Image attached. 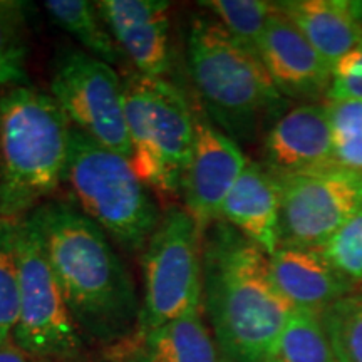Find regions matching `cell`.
<instances>
[{
  "instance_id": "obj_9",
  "label": "cell",
  "mask_w": 362,
  "mask_h": 362,
  "mask_svg": "<svg viewBox=\"0 0 362 362\" xmlns=\"http://www.w3.org/2000/svg\"><path fill=\"white\" fill-rule=\"evenodd\" d=\"M51 96L72 128L131 161L124 79L115 67L81 49H67L54 62Z\"/></svg>"
},
{
  "instance_id": "obj_14",
  "label": "cell",
  "mask_w": 362,
  "mask_h": 362,
  "mask_svg": "<svg viewBox=\"0 0 362 362\" xmlns=\"http://www.w3.org/2000/svg\"><path fill=\"white\" fill-rule=\"evenodd\" d=\"M259 56L285 99L304 104L325 101L332 67L277 6L262 37Z\"/></svg>"
},
{
  "instance_id": "obj_20",
  "label": "cell",
  "mask_w": 362,
  "mask_h": 362,
  "mask_svg": "<svg viewBox=\"0 0 362 362\" xmlns=\"http://www.w3.org/2000/svg\"><path fill=\"white\" fill-rule=\"evenodd\" d=\"M264 362H337L319 314L296 309Z\"/></svg>"
},
{
  "instance_id": "obj_22",
  "label": "cell",
  "mask_w": 362,
  "mask_h": 362,
  "mask_svg": "<svg viewBox=\"0 0 362 362\" xmlns=\"http://www.w3.org/2000/svg\"><path fill=\"white\" fill-rule=\"evenodd\" d=\"M319 319L337 362H362V291L332 302Z\"/></svg>"
},
{
  "instance_id": "obj_23",
  "label": "cell",
  "mask_w": 362,
  "mask_h": 362,
  "mask_svg": "<svg viewBox=\"0 0 362 362\" xmlns=\"http://www.w3.org/2000/svg\"><path fill=\"white\" fill-rule=\"evenodd\" d=\"M240 44L259 54L262 37L275 13V2L265 0H208L200 2Z\"/></svg>"
},
{
  "instance_id": "obj_13",
  "label": "cell",
  "mask_w": 362,
  "mask_h": 362,
  "mask_svg": "<svg viewBox=\"0 0 362 362\" xmlns=\"http://www.w3.org/2000/svg\"><path fill=\"white\" fill-rule=\"evenodd\" d=\"M96 7L136 72L153 79H168L173 69L171 4L166 0H99Z\"/></svg>"
},
{
  "instance_id": "obj_2",
  "label": "cell",
  "mask_w": 362,
  "mask_h": 362,
  "mask_svg": "<svg viewBox=\"0 0 362 362\" xmlns=\"http://www.w3.org/2000/svg\"><path fill=\"white\" fill-rule=\"evenodd\" d=\"M203 310L228 362H264L296 310L275 287L270 257L223 220L202 235Z\"/></svg>"
},
{
  "instance_id": "obj_29",
  "label": "cell",
  "mask_w": 362,
  "mask_h": 362,
  "mask_svg": "<svg viewBox=\"0 0 362 362\" xmlns=\"http://www.w3.org/2000/svg\"><path fill=\"white\" fill-rule=\"evenodd\" d=\"M0 362H30V359L11 341L0 346Z\"/></svg>"
},
{
  "instance_id": "obj_11",
  "label": "cell",
  "mask_w": 362,
  "mask_h": 362,
  "mask_svg": "<svg viewBox=\"0 0 362 362\" xmlns=\"http://www.w3.org/2000/svg\"><path fill=\"white\" fill-rule=\"evenodd\" d=\"M247 163L235 139L206 116L197 115L193 151L180 193L183 194V208L197 221L202 233L221 218L226 197L247 168Z\"/></svg>"
},
{
  "instance_id": "obj_16",
  "label": "cell",
  "mask_w": 362,
  "mask_h": 362,
  "mask_svg": "<svg viewBox=\"0 0 362 362\" xmlns=\"http://www.w3.org/2000/svg\"><path fill=\"white\" fill-rule=\"evenodd\" d=\"M111 362H228L203 319V310L149 330H134L107 347Z\"/></svg>"
},
{
  "instance_id": "obj_3",
  "label": "cell",
  "mask_w": 362,
  "mask_h": 362,
  "mask_svg": "<svg viewBox=\"0 0 362 362\" xmlns=\"http://www.w3.org/2000/svg\"><path fill=\"white\" fill-rule=\"evenodd\" d=\"M187 64L206 117L237 143L255 139L288 111L259 54L215 17L198 16L189 24Z\"/></svg>"
},
{
  "instance_id": "obj_12",
  "label": "cell",
  "mask_w": 362,
  "mask_h": 362,
  "mask_svg": "<svg viewBox=\"0 0 362 362\" xmlns=\"http://www.w3.org/2000/svg\"><path fill=\"white\" fill-rule=\"evenodd\" d=\"M260 163L279 180L336 166L325 103H302L285 111L264 136Z\"/></svg>"
},
{
  "instance_id": "obj_5",
  "label": "cell",
  "mask_w": 362,
  "mask_h": 362,
  "mask_svg": "<svg viewBox=\"0 0 362 362\" xmlns=\"http://www.w3.org/2000/svg\"><path fill=\"white\" fill-rule=\"evenodd\" d=\"M64 183L81 214L117 245L144 250L161 214L128 158L72 128Z\"/></svg>"
},
{
  "instance_id": "obj_27",
  "label": "cell",
  "mask_w": 362,
  "mask_h": 362,
  "mask_svg": "<svg viewBox=\"0 0 362 362\" xmlns=\"http://www.w3.org/2000/svg\"><path fill=\"white\" fill-rule=\"evenodd\" d=\"M334 139L362 138V101L325 103Z\"/></svg>"
},
{
  "instance_id": "obj_6",
  "label": "cell",
  "mask_w": 362,
  "mask_h": 362,
  "mask_svg": "<svg viewBox=\"0 0 362 362\" xmlns=\"http://www.w3.org/2000/svg\"><path fill=\"white\" fill-rule=\"evenodd\" d=\"M131 165L148 187L176 194L194 143L197 112L183 90L168 79L124 78Z\"/></svg>"
},
{
  "instance_id": "obj_7",
  "label": "cell",
  "mask_w": 362,
  "mask_h": 362,
  "mask_svg": "<svg viewBox=\"0 0 362 362\" xmlns=\"http://www.w3.org/2000/svg\"><path fill=\"white\" fill-rule=\"evenodd\" d=\"M202 230L185 208L171 206L143 253L144 297L136 330H149L203 310Z\"/></svg>"
},
{
  "instance_id": "obj_1",
  "label": "cell",
  "mask_w": 362,
  "mask_h": 362,
  "mask_svg": "<svg viewBox=\"0 0 362 362\" xmlns=\"http://www.w3.org/2000/svg\"><path fill=\"white\" fill-rule=\"evenodd\" d=\"M29 215L84 341L107 349L134 334L141 304L111 238L69 203L45 202Z\"/></svg>"
},
{
  "instance_id": "obj_18",
  "label": "cell",
  "mask_w": 362,
  "mask_h": 362,
  "mask_svg": "<svg viewBox=\"0 0 362 362\" xmlns=\"http://www.w3.org/2000/svg\"><path fill=\"white\" fill-rule=\"evenodd\" d=\"M275 6L288 17L330 67L362 42V19L351 0H284Z\"/></svg>"
},
{
  "instance_id": "obj_26",
  "label": "cell",
  "mask_w": 362,
  "mask_h": 362,
  "mask_svg": "<svg viewBox=\"0 0 362 362\" xmlns=\"http://www.w3.org/2000/svg\"><path fill=\"white\" fill-rule=\"evenodd\" d=\"M362 101V42L332 66V83L324 103Z\"/></svg>"
},
{
  "instance_id": "obj_28",
  "label": "cell",
  "mask_w": 362,
  "mask_h": 362,
  "mask_svg": "<svg viewBox=\"0 0 362 362\" xmlns=\"http://www.w3.org/2000/svg\"><path fill=\"white\" fill-rule=\"evenodd\" d=\"M337 165L362 173V138L334 139Z\"/></svg>"
},
{
  "instance_id": "obj_25",
  "label": "cell",
  "mask_w": 362,
  "mask_h": 362,
  "mask_svg": "<svg viewBox=\"0 0 362 362\" xmlns=\"http://www.w3.org/2000/svg\"><path fill=\"white\" fill-rule=\"evenodd\" d=\"M325 257L356 287L362 284V206L324 245Z\"/></svg>"
},
{
  "instance_id": "obj_21",
  "label": "cell",
  "mask_w": 362,
  "mask_h": 362,
  "mask_svg": "<svg viewBox=\"0 0 362 362\" xmlns=\"http://www.w3.org/2000/svg\"><path fill=\"white\" fill-rule=\"evenodd\" d=\"M29 7L21 0H0V90L29 84Z\"/></svg>"
},
{
  "instance_id": "obj_8",
  "label": "cell",
  "mask_w": 362,
  "mask_h": 362,
  "mask_svg": "<svg viewBox=\"0 0 362 362\" xmlns=\"http://www.w3.org/2000/svg\"><path fill=\"white\" fill-rule=\"evenodd\" d=\"M21 309L12 342L29 357L71 361L81 354L84 337L72 319L45 255L33 216L17 220Z\"/></svg>"
},
{
  "instance_id": "obj_15",
  "label": "cell",
  "mask_w": 362,
  "mask_h": 362,
  "mask_svg": "<svg viewBox=\"0 0 362 362\" xmlns=\"http://www.w3.org/2000/svg\"><path fill=\"white\" fill-rule=\"evenodd\" d=\"M269 257L272 280L293 309L320 314L332 302L357 291L322 248L280 245Z\"/></svg>"
},
{
  "instance_id": "obj_24",
  "label": "cell",
  "mask_w": 362,
  "mask_h": 362,
  "mask_svg": "<svg viewBox=\"0 0 362 362\" xmlns=\"http://www.w3.org/2000/svg\"><path fill=\"white\" fill-rule=\"evenodd\" d=\"M21 280L17 220H0V346L12 341L19 320Z\"/></svg>"
},
{
  "instance_id": "obj_4",
  "label": "cell",
  "mask_w": 362,
  "mask_h": 362,
  "mask_svg": "<svg viewBox=\"0 0 362 362\" xmlns=\"http://www.w3.org/2000/svg\"><path fill=\"white\" fill-rule=\"evenodd\" d=\"M72 124L51 93L0 90V220L29 215L64 181Z\"/></svg>"
},
{
  "instance_id": "obj_10",
  "label": "cell",
  "mask_w": 362,
  "mask_h": 362,
  "mask_svg": "<svg viewBox=\"0 0 362 362\" xmlns=\"http://www.w3.org/2000/svg\"><path fill=\"white\" fill-rule=\"evenodd\" d=\"M279 181L280 245L324 248L362 206V173L341 165Z\"/></svg>"
},
{
  "instance_id": "obj_19",
  "label": "cell",
  "mask_w": 362,
  "mask_h": 362,
  "mask_svg": "<svg viewBox=\"0 0 362 362\" xmlns=\"http://www.w3.org/2000/svg\"><path fill=\"white\" fill-rule=\"evenodd\" d=\"M44 7L54 24L69 33L93 57L112 67L121 66L126 61L123 51L104 24L96 2L47 0Z\"/></svg>"
},
{
  "instance_id": "obj_17",
  "label": "cell",
  "mask_w": 362,
  "mask_h": 362,
  "mask_svg": "<svg viewBox=\"0 0 362 362\" xmlns=\"http://www.w3.org/2000/svg\"><path fill=\"white\" fill-rule=\"evenodd\" d=\"M220 220L272 255L280 247V181L260 161H248Z\"/></svg>"
}]
</instances>
